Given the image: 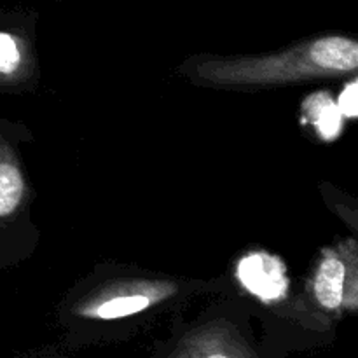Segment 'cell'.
<instances>
[{
	"label": "cell",
	"mask_w": 358,
	"mask_h": 358,
	"mask_svg": "<svg viewBox=\"0 0 358 358\" xmlns=\"http://www.w3.org/2000/svg\"><path fill=\"white\" fill-rule=\"evenodd\" d=\"M175 358H245V355L226 332L208 331L187 343Z\"/></svg>",
	"instance_id": "8"
},
{
	"label": "cell",
	"mask_w": 358,
	"mask_h": 358,
	"mask_svg": "<svg viewBox=\"0 0 358 358\" xmlns=\"http://www.w3.org/2000/svg\"><path fill=\"white\" fill-rule=\"evenodd\" d=\"M24 177L13 150L0 140V220L9 219L24 199Z\"/></svg>",
	"instance_id": "5"
},
{
	"label": "cell",
	"mask_w": 358,
	"mask_h": 358,
	"mask_svg": "<svg viewBox=\"0 0 358 358\" xmlns=\"http://www.w3.org/2000/svg\"><path fill=\"white\" fill-rule=\"evenodd\" d=\"M306 121L317 129L320 138H338L343 129V114L327 93H315L303 105Z\"/></svg>",
	"instance_id": "6"
},
{
	"label": "cell",
	"mask_w": 358,
	"mask_h": 358,
	"mask_svg": "<svg viewBox=\"0 0 358 358\" xmlns=\"http://www.w3.org/2000/svg\"><path fill=\"white\" fill-rule=\"evenodd\" d=\"M338 108L341 110V114L345 117L353 119L357 115V83H350L348 86H345V90L341 91V96H339Z\"/></svg>",
	"instance_id": "9"
},
{
	"label": "cell",
	"mask_w": 358,
	"mask_h": 358,
	"mask_svg": "<svg viewBox=\"0 0 358 358\" xmlns=\"http://www.w3.org/2000/svg\"><path fill=\"white\" fill-rule=\"evenodd\" d=\"M30 70L27 42L16 34L0 30V83H16Z\"/></svg>",
	"instance_id": "7"
},
{
	"label": "cell",
	"mask_w": 358,
	"mask_h": 358,
	"mask_svg": "<svg viewBox=\"0 0 358 358\" xmlns=\"http://www.w3.org/2000/svg\"><path fill=\"white\" fill-rule=\"evenodd\" d=\"M175 294V285L159 280H121L93 294L77 306L80 317L117 320L149 310Z\"/></svg>",
	"instance_id": "2"
},
{
	"label": "cell",
	"mask_w": 358,
	"mask_h": 358,
	"mask_svg": "<svg viewBox=\"0 0 358 358\" xmlns=\"http://www.w3.org/2000/svg\"><path fill=\"white\" fill-rule=\"evenodd\" d=\"M241 285L262 301H275L287 290L285 266L282 261L264 252H254L241 259L238 266Z\"/></svg>",
	"instance_id": "4"
},
{
	"label": "cell",
	"mask_w": 358,
	"mask_h": 358,
	"mask_svg": "<svg viewBox=\"0 0 358 358\" xmlns=\"http://www.w3.org/2000/svg\"><path fill=\"white\" fill-rule=\"evenodd\" d=\"M311 290L322 308H357V245L348 240L341 248H325L313 273Z\"/></svg>",
	"instance_id": "3"
},
{
	"label": "cell",
	"mask_w": 358,
	"mask_h": 358,
	"mask_svg": "<svg viewBox=\"0 0 358 358\" xmlns=\"http://www.w3.org/2000/svg\"><path fill=\"white\" fill-rule=\"evenodd\" d=\"M357 66L358 44L352 37L324 35L273 55L203 59L189 73L215 86H273L346 76Z\"/></svg>",
	"instance_id": "1"
}]
</instances>
